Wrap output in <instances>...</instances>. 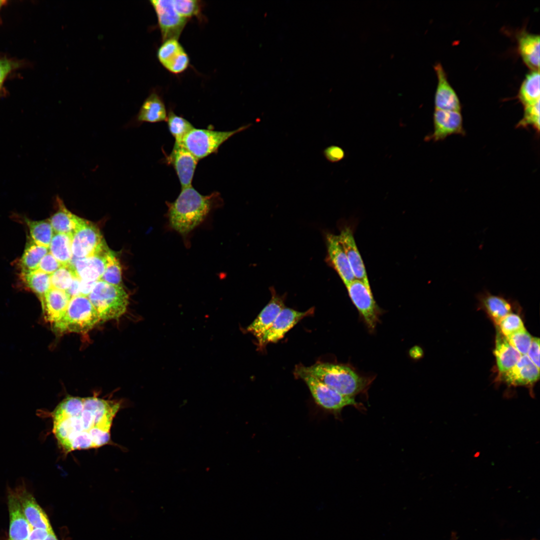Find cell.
I'll list each match as a JSON object with an SVG mask.
<instances>
[{
  "label": "cell",
  "mask_w": 540,
  "mask_h": 540,
  "mask_svg": "<svg viewBox=\"0 0 540 540\" xmlns=\"http://www.w3.org/2000/svg\"><path fill=\"white\" fill-rule=\"evenodd\" d=\"M98 281L86 280L80 279V292L81 295L88 296Z\"/></svg>",
  "instance_id": "obj_47"
},
{
  "label": "cell",
  "mask_w": 540,
  "mask_h": 540,
  "mask_svg": "<svg viewBox=\"0 0 540 540\" xmlns=\"http://www.w3.org/2000/svg\"><path fill=\"white\" fill-rule=\"evenodd\" d=\"M10 516L9 540H27L32 527L24 514L14 490L8 496Z\"/></svg>",
  "instance_id": "obj_19"
},
{
  "label": "cell",
  "mask_w": 540,
  "mask_h": 540,
  "mask_svg": "<svg viewBox=\"0 0 540 540\" xmlns=\"http://www.w3.org/2000/svg\"><path fill=\"white\" fill-rule=\"evenodd\" d=\"M327 254L326 261L337 272L345 286L355 278L338 236L330 232L325 235Z\"/></svg>",
  "instance_id": "obj_14"
},
{
  "label": "cell",
  "mask_w": 540,
  "mask_h": 540,
  "mask_svg": "<svg viewBox=\"0 0 540 540\" xmlns=\"http://www.w3.org/2000/svg\"><path fill=\"white\" fill-rule=\"evenodd\" d=\"M522 118L518 124V127L532 126L538 132L540 130V100L534 104L524 106Z\"/></svg>",
  "instance_id": "obj_39"
},
{
  "label": "cell",
  "mask_w": 540,
  "mask_h": 540,
  "mask_svg": "<svg viewBox=\"0 0 540 540\" xmlns=\"http://www.w3.org/2000/svg\"><path fill=\"white\" fill-rule=\"evenodd\" d=\"M314 308L299 312L284 307L280 312L270 328L266 332L259 345L264 346L270 342H276L304 318L314 314Z\"/></svg>",
  "instance_id": "obj_11"
},
{
  "label": "cell",
  "mask_w": 540,
  "mask_h": 540,
  "mask_svg": "<svg viewBox=\"0 0 540 540\" xmlns=\"http://www.w3.org/2000/svg\"><path fill=\"white\" fill-rule=\"evenodd\" d=\"M530 360L540 370V338L534 337L526 354Z\"/></svg>",
  "instance_id": "obj_44"
},
{
  "label": "cell",
  "mask_w": 540,
  "mask_h": 540,
  "mask_svg": "<svg viewBox=\"0 0 540 540\" xmlns=\"http://www.w3.org/2000/svg\"><path fill=\"white\" fill-rule=\"evenodd\" d=\"M500 332L507 336L524 328L523 322L516 314L510 313L503 318L499 324Z\"/></svg>",
  "instance_id": "obj_40"
},
{
  "label": "cell",
  "mask_w": 540,
  "mask_h": 540,
  "mask_svg": "<svg viewBox=\"0 0 540 540\" xmlns=\"http://www.w3.org/2000/svg\"><path fill=\"white\" fill-rule=\"evenodd\" d=\"M296 367L340 394L349 397L354 398L364 392L370 382L349 366L342 364L319 362L310 366L300 364Z\"/></svg>",
  "instance_id": "obj_3"
},
{
  "label": "cell",
  "mask_w": 540,
  "mask_h": 540,
  "mask_svg": "<svg viewBox=\"0 0 540 540\" xmlns=\"http://www.w3.org/2000/svg\"><path fill=\"white\" fill-rule=\"evenodd\" d=\"M101 280L108 284L122 286V268L118 259L110 250L106 256V266Z\"/></svg>",
  "instance_id": "obj_33"
},
{
  "label": "cell",
  "mask_w": 540,
  "mask_h": 540,
  "mask_svg": "<svg viewBox=\"0 0 540 540\" xmlns=\"http://www.w3.org/2000/svg\"><path fill=\"white\" fill-rule=\"evenodd\" d=\"M4 2V1L0 0V8L3 5Z\"/></svg>",
  "instance_id": "obj_50"
},
{
  "label": "cell",
  "mask_w": 540,
  "mask_h": 540,
  "mask_svg": "<svg viewBox=\"0 0 540 540\" xmlns=\"http://www.w3.org/2000/svg\"><path fill=\"white\" fill-rule=\"evenodd\" d=\"M50 532L42 528H32L27 540H44Z\"/></svg>",
  "instance_id": "obj_46"
},
{
  "label": "cell",
  "mask_w": 540,
  "mask_h": 540,
  "mask_svg": "<svg viewBox=\"0 0 540 540\" xmlns=\"http://www.w3.org/2000/svg\"><path fill=\"white\" fill-rule=\"evenodd\" d=\"M70 234H54L51 240L49 252L62 266L69 264L73 258Z\"/></svg>",
  "instance_id": "obj_30"
},
{
  "label": "cell",
  "mask_w": 540,
  "mask_h": 540,
  "mask_svg": "<svg viewBox=\"0 0 540 540\" xmlns=\"http://www.w3.org/2000/svg\"><path fill=\"white\" fill-rule=\"evenodd\" d=\"M150 2L156 14L163 42L178 40L188 19L176 12L172 0H151Z\"/></svg>",
  "instance_id": "obj_10"
},
{
  "label": "cell",
  "mask_w": 540,
  "mask_h": 540,
  "mask_svg": "<svg viewBox=\"0 0 540 540\" xmlns=\"http://www.w3.org/2000/svg\"><path fill=\"white\" fill-rule=\"evenodd\" d=\"M252 124L230 131H216L194 128L183 138L182 144L198 160L216 152L219 147L232 136L248 128Z\"/></svg>",
  "instance_id": "obj_6"
},
{
  "label": "cell",
  "mask_w": 540,
  "mask_h": 540,
  "mask_svg": "<svg viewBox=\"0 0 540 540\" xmlns=\"http://www.w3.org/2000/svg\"><path fill=\"white\" fill-rule=\"evenodd\" d=\"M270 290L271 294L270 300L246 328L247 331L256 338L258 344L280 312L285 307L286 296L278 294L273 286L270 287Z\"/></svg>",
  "instance_id": "obj_12"
},
{
  "label": "cell",
  "mask_w": 540,
  "mask_h": 540,
  "mask_svg": "<svg viewBox=\"0 0 540 540\" xmlns=\"http://www.w3.org/2000/svg\"><path fill=\"white\" fill-rule=\"evenodd\" d=\"M44 540H58V539L57 538L54 533L52 530L49 532L48 535L47 536L46 538H45Z\"/></svg>",
  "instance_id": "obj_49"
},
{
  "label": "cell",
  "mask_w": 540,
  "mask_h": 540,
  "mask_svg": "<svg viewBox=\"0 0 540 540\" xmlns=\"http://www.w3.org/2000/svg\"><path fill=\"white\" fill-rule=\"evenodd\" d=\"M494 354L496 365L500 374H502L512 368L518 361L522 355L509 343L506 338L497 331Z\"/></svg>",
  "instance_id": "obj_24"
},
{
  "label": "cell",
  "mask_w": 540,
  "mask_h": 540,
  "mask_svg": "<svg viewBox=\"0 0 540 540\" xmlns=\"http://www.w3.org/2000/svg\"><path fill=\"white\" fill-rule=\"evenodd\" d=\"M71 298L65 290L51 288L41 302L44 318L52 325L63 316Z\"/></svg>",
  "instance_id": "obj_22"
},
{
  "label": "cell",
  "mask_w": 540,
  "mask_h": 540,
  "mask_svg": "<svg viewBox=\"0 0 540 540\" xmlns=\"http://www.w3.org/2000/svg\"><path fill=\"white\" fill-rule=\"evenodd\" d=\"M88 297L102 321L118 319L128 304V295L122 286L101 280L96 282Z\"/></svg>",
  "instance_id": "obj_5"
},
{
  "label": "cell",
  "mask_w": 540,
  "mask_h": 540,
  "mask_svg": "<svg viewBox=\"0 0 540 540\" xmlns=\"http://www.w3.org/2000/svg\"><path fill=\"white\" fill-rule=\"evenodd\" d=\"M48 252V248L36 244L30 238L18 261L20 273L36 270L41 260Z\"/></svg>",
  "instance_id": "obj_28"
},
{
  "label": "cell",
  "mask_w": 540,
  "mask_h": 540,
  "mask_svg": "<svg viewBox=\"0 0 540 540\" xmlns=\"http://www.w3.org/2000/svg\"><path fill=\"white\" fill-rule=\"evenodd\" d=\"M166 120L169 131L177 143H181L184 136L194 128L190 122L176 114L172 110L169 111Z\"/></svg>",
  "instance_id": "obj_34"
},
{
  "label": "cell",
  "mask_w": 540,
  "mask_h": 540,
  "mask_svg": "<svg viewBox=\"0 0 540 540\" xmlns=\"http://www.w3.org/2000/svg\"><path fill=\"white\" fill-rule=\"evenodd\" d=\"M62 266L48 252L41 260L37 270L51 275Z\"/></svg>",
  "instance_id": "obj_42"
},
{
  "label": "cell",
  "mask_w": 540,
  "mask_h": 540,
  "mask_svg": "<svg viewBox=\"0 0 540 540\" xmlns=\"http://www.w3.org/2000/svg\"><path fill=\"white\" fill-rule=\"evenodd\" d=\"M539 70H532L528 74L520 87L518 98L524 106L532 104L540 100Z\"/></svg>",
  "instance_id": "obj_31"
},
{
  "label": "cell",
  "mask_w": 540,
  "mask_h": 540,
  "mask_svg": "<svg viewBox=\"0 0 540 540\" xmlns=\"http://www.w3.org/2000/svg\"><path fill=\"white\" fill-rule=\"evenodd\" d=\"M100 321L88 297L80 295L70 298L64 314L52 328L58 334H82L89 332Z\"/></svg>",
  "instance_id": "obj_4"
},
{
  "label": "cell",
  "mask_w": 540,
  "mask_h": 540,
  "mask_svg": "<svg viewBox=\"0 0 540 540\" xmlns=\"http://www.w3.org/2000/svg\"><path fill=\"white\" fill-rule=\"evenodd\" d=\"M14 492L19 500L24 515L31 527L42 528L48 531L52 530L46 514L26 487L24 486H19Z\"/></svg>",
  "instance_id": "obj_17"
},
{
  "label": "cell",
  "mask_w": 540,
  "mask_h": 540,
  "mask_svg": "<svg viewBox=\"0 0 540 540\" xmlns=\"http://www.w3.org/2000/svg\"><path fill=\"white\" fill-rule=\"evenodd\" d=\"M222 201L218 192L204 196L192 186L182 188L174 202H166L169 225L182 236H186L212 209L221 204Z\"/></svg>",
  "instance_id": "obj_2"
},
{
  "label": "cell",
  "mask_w": 540,
  "mask_h": 540,
  "mask_svg": "<svg viewBox=\"0 0 540 540\" xmlns=\"http://www.w3.org/2000/svg\"><path fill=\"white\" fill-rule=\"evenodd\" d=\"M433 119L434 132L428 140L438 142L452 134H464L460 112L435 110Z\"/></svg>",
  "instance_id": "obj_15"
},
{
  "label": "cell",
  "mask_w": 540,
  "mask_h": 540,
  "mask_svg": "<svg viewBox=\"0 0 540 540\" xmlns=\"http://www.w3.org/2000/svg\"><path fill=\"white\" fill-rule=\"evenodd\" d=\"M108 246L91 256L76 258L70 264L76 276L86 280L98 281L104 272L106 256L109 250Z\"/></svg>",
  "instance_id": "obj_18"
},
{
  "label": "cell",
  "mask_w": 540,
  "mask_h": 540,
  "mask_svg": "<svg viewBox=\"0 0 540 540\" xmlns=\"http://www.w3.org/2000/svg\"><path fill=\"white\" fill-rule=\"evenodd\" d=\"M167 163L174 168L181 189L192 186L195 170L198 162L182 143L174 142L171 153L166 156Z\"/></svg>",
  "instance_id": "obj_13"
},
{
  "label": "cell",
  "mask_w": 540,
  "mask_h": 540,
  "mask_svg": "<svg viewBox=\"0 0 540 540\" xmlns=\"http://www.w3.org/2000/svg\"><path fill=\"white\" fill-rule=\"evenodd\" d=\"M434 68L438 80L434 96L435 110L460 112L459 98L448 81L442 66L437 64Z\"/></svg>",
  "instance_id": "obj_20"
},
{
  "label": "cell",
  "mask_w": 540,
  "mask_h": 540,
  "mask_svg": "<svg viewBox=\"0 0 540 540\" xmlns=\"http://www.w3.org/2000/svg\"><path fill=\"white\" fill-rule=\"evenodd\" d=\"M518 48L525 64L532 70H539L540 36L526 32L518 37Z\"/></svg>",
  "instance_id": "obj_25"
},
{
  "label": "cell",
  "mask_w": 540,
  "mask_h": 540,
  "mask_svg": "<svg viewBox=\"0 0 540 540\" xmlns=\"http://www.w3.org/2000/svg\"><path fill=\"white\" fill-rule=\"evenodd\" d=\"M167 116L164 102L156 93L152 92L144 100L136 120L139 123H154L166 120Z\"/></svg>",
  "instance_id": "obj_26"
},
{
  "label": "cell",
  "mask_w": 540,
  "mask_h": 540,
  "mask_svg": "<svg viewBox=\"0 0 540 540\" xmlns=\"http://www.w3.org/2000/svg\"><path fill=\"white\" fill-rule=\"evenodd\" d=\"M480 304L496 324L511 313L512 306L504 298L486 292L479 296Z\"/></svg>",
  "instance_id": "obj_27"
},
{
  "label": "cell",
  "mask_w": 540,
  "mask_h": 540,
  "mask_svg": "<svg viewBox=\"0 0 540 540\" xmlns=\"http://www.w3.org/2000/svg\"><path fill=\"white\" fill-rule=\"evenodd\" d=\"M76 276L70 263L62 266L50 275L52 288L66 291L70 287Z\"/></svg>",
  "instance_id": "obj_35"
},
{
  "label": "cell",
  "mask_w": 540,
  "mask_h": 540,
  "mask_svg": "<svg viewBox=\"0 0 540 540\" xmlns=\"http://www.w3.org/2000/svg\"><path fill=\"white\" fill-rule=\"evenodd\" d=\"M500 376L504 382L510 385L526 386L532 384L538 380L540 370L525 354L521 356L512 368L501 374Z\"/></svg>",
  "instance_id": "obj_21"
},
{
  "label": "cell",
  "mask_w": 540,
  "mask_h": 540,
  "mask_svg": "<svg viewBox=\"0 0 540 540\" xmlns=\"http://www.w3.org/2000/svg\"><path fill=\"white\" fill-rule=\"evenodd\" d=\"M190 58L186 51L183 50L172 60L164 68L170 72L178 74L184 72L188 67Z\"/></svg>",
  "instance_id": "obj_41"
},
{
  "label": "cell",
  "mask_w": 540,
  "mask_h": 540,
  "mask_svg": "<svg viewBox=\"0 0 540 540\" xmlns=\"http://www.w3.org/2000/svg\"><path fill=\"white\" fill-rule=\"evenodd\" d=\"M323 154L326 158L331 162H336L344 157L343 149L337 146L332 145L323 150Z\"/></svg>",
  "instance_id": "obj_43"
},
{
  "label": "cell",
  "mask_w": 540,
  "mask_h": 540,
  "mask_svg": "<svg viewBox=\"0 0 540 540\" xmlns=\"http://www.w3.org/2000/svg\"><path fill=\"white\" fill-rule=\"evenodd\" d=\"M184 50L178 40H165L157 51V58L160 63L165 67L180 52Z\"/></svg>",
  "instance_id": "obj_36"
},
{
  "label": "cell",
  "mask_w": 540,
  "mask_h": 540,
  "mask_svg": "<svg viewBox=\"0 0 540 540\" xmlns=\"http://www.w3.org/2000/svg\"><path fill=\"white\" fill-rule=\"evenodd\" d=\"M346 287L353 304L368 328L370 331L374 330L378 322L380 312L374 298L370 286L354 279Z\"/></svg>",
  "instance_id": "obj_9"
},
{
  "label": "cell",
  "mask_w": 540,
  "mask_h": 540,
  "mask_svg": "<svg viewBox=\"0 0 540 540\" xmlns=\"http://www.w3.org/2000/svg\"><path fill=\"white\" fill-rule=\"evenodd\" d=\"M25 221L29 230L31 240L38 245L48 248L54 234L48 219L32 220L26 218Z\"/></svg>",
  "instance_id": "obj_32"
},
{
  "label": "cell",
  "mask_w": 540,
  "mask_h": 540,
  "mask_svg": "<svg viewBox=\"0 0 540 540\" xmlns=\"http://www.w3.org/2000/svg\"><path fill=\"white\" fill-rule=\"evenodd\" d=\"M58 209L48 220L54 234L72 235L82 222V218L69 210L62 200L57 197Z\"/></svg>",
  "instance_id": "obj_23"
},
{
  "label": "cell",
  "mask_w": 540,
  "mask_h": 540,
  "mask_svg": "<svg viewBox=\"0 0 540 540\" xmlns=\"http://www.w3.org/2000/svg\"><path fill=\"white\" fill-rule=\"evenodd\" d=\"M20 278L22 284L40 299V302L46 294L52 288L50 275L38 270L26 273H20Z\"/></svg>",
  "instance_id": "obj_29"
},
{
  "label": "cell",
  "mask_w": 540,
  "mask_h": 540,
  "mask_svg": "<svg viewBox=\"0 0 540 540\" xmlns=\"http://www.w3.org/2000/svg\"><path fill=\"white\" fill-rule=\"evenodd\" d=\"M174 8L181 16L188 19L198 16L200 10V1L196 0H172Z\"/></svg>",
  "instance_id": "obj_38"
},
{
  "label": "cell",
  "mask_w": 540,
  "mask_h": 540,
  "mask_svg": "<svg viewBox=\"0 0 540 540\" xmlns=\"http://www.w3.org/2000/svg\"><path fill=\"white\" fill-rule=\"evenodd\" d=\"M66 292L72 298L80 294V279L76 276L74 278L70 287Z\"/></svg>",
  "instance_id": "obj_48"
},
{
  "label": "cell",
  "mask_w": 540,
  "mask_h": 540,
  "mask_svg": "<svg viewBox=\"0 0 540 540\" xmlns=\"http://www.w3.org/2000/svg\"><path fill=\"white\" fill-rule=\"evenodd\" d=\"M120 402L96 396H68L51 413L52 432L64 452L98 448L109 442Z\"/></svg>",
  "instance_id": "obj_1"
},
{
  "label": "cell",
  "mask_w": 540,
  "mask_h": 540,
  "mask_svg": "<svg viewBox=\"0 0 540 540\" xmlns=\"http://www.w3.org/2000/svg\"><path fill=\"white\" fill-rule=\"evenodd\" d=\"M12 68V64L11 62L6 60H0V88Z\"/></svg>",
  "instance_id": "obj_45"
},
{
  "label": "cell",
  "mask_w": 540,
  "mask_h": 540,
  "mask_svg": "<svg viewBox=\"0 0 540 540\" xmlns=\"http://www.w3.org/2000/svg\"><path fill=\"white\" fill-rule=\"evenodd\" d=\"M107 246L98 228L84 219L72 235V250L76 258L91 256Z\"/></svg>",
  "instance_id": "obj_8"
},
{
  "label": "cell",
  "mask_w": 540,
  "mask_h": 540,
  "mask_svg": "<svg viewBox=\"0 0 540 540\" xmlns=\"http://www.w3.org/2000/svg\"><path fill=\"white\" fill-rule=\"evenodd\" d=\"M294 374L295 376L305 382L316 403L328 412L338 416L345 406H352L360 408V403L357 402L354 398L340 394L296 366Z\"/></svg>",
  "instance_id": "obj_7"
},
{
  "label": "cell",
  "mask_w": 540,
  "mask_h": 540,
  "mask_svg": "<svg viewBox=\"0 0 540 540\" xmlns=\"http://www.w3.org/2000/svg\"><path fill=\"white\" fill-rule=\"evenodd\" d=\"M339 241L342 246L348 260L355 279L370 285L366 268L357 248L352 228L347 224L340 228Z\"/></svg>",
  "instance_id": "obj_16"
},
{
  "label": "cell",
  "mask_w": 540,
  "mask_h": 540,
  "mask_svg": "<svg viewBox=\"0 0 540 540\" xmlns=\"http://www.w3.org/2000/svg\"><path fill=\"white\" fill-rule=\"evenodd\" d=\"M506 337L522 356L527 354L532 338L525 328Z\"/></svg>",
  "instance_id": "obj_37"
}]
</instances>
